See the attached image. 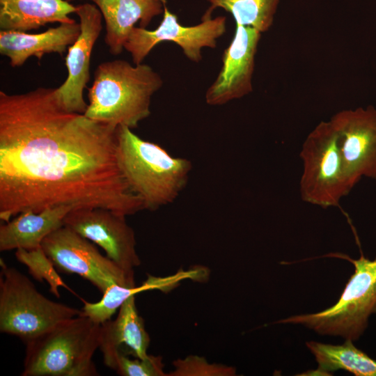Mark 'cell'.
Masks as SVG:
<instances>
[{
	"instance_id": "1",
	"label": "cell",
	"mask_w": 376,
	"mask_h": 376,
	"mask_svg": "<svg viewBox=\"0 0 376 376\" xmlns=\"http://www.w3.org/2000/svg\"><path fill=\"white\" fill-rule=\"evenodd\" d=\"M117 127L67 111L55 88L0 91V219L70 205L145 210L118 159Z\"/></svg>"
},
{
	"instance_id": "2",
	"label": "cell",
	"mask_w": 376,
	"mask_h": 376,
	"mask_svg": "<svg viewBox=\"0 0 376 376\" xmlns=\"http://www.w3.org/2000/svg\"><path fill=\"white\" fill-rule=\"evenodd\" d=\"M162 85L160 75L147 64L120 59L102 63L88 88L84 114L113 127L136 128L150 115L151 98Z\"/></svg>"
},
{
	"instance_id": "3",
	"label": "cell",
	"mask_w": 376,
	"mask_h": 376,
	"mask_svg": "<svg viewBox=\"0 0 376 376\" xmlns=\"http://www.w3.org/2000/svg\"><path fill=\"white\" fill-rule=\"evenodd\" d=\"M116 135L120 170L144 208L155 210L174 201L187 183L191 162L172 157L126 126H118Z\"/></svg>"
},
{
	"instance_id": "4",
	"label": "cell",
	"mask_w": 376,
	"mask_h": 376,
	"mask_svg": "<svg viewBox=\"0 0 376 376\" xmlns=\"http://www.w3.org/2000/svg\"><path fill=\"white\" fill-rule=\"evenodd\" d=\"M101 324L79 315L58 323L26 344L22 376H96L93 357Z\"/></svg>"
},
{
	"instance_id": "5",
	"label": "cell",
	"mask_w": 376,
	"mask_h": 376,
	"mask_svg": "<svg viewBox=\"0 0 376 376\" xmlns=\"http://www.w3.org/2000/svg\"><path fill=\"white\" fill-rule=\"evenodd\" d=\"M327 256L345 259L354 267L340 298L322 311L291 316L277 323L302 324L320 335L357 340L366 329L370 315L376 313V257L370 260L361 253L355 260L339 253Z\"/></svg>"
},
{
	"instance_id": "6",
	"label": "cell",
	"mask_w": 376,
	"mask_h": 376,
	"mask_svg": "<svg viewBox=\"0 0 376 376\" xmlns=\"http://www.w3.org/2000/svg\"><path fill=\"white\" fill-rule=\"evenodd\" d=\"M0 331L24 342L68 319L81 311L54 301L36 289L32 281L1 260Z\"/></svg>"
},
{
	"instance_id": "7",
	"label": "cell",
	"mask_w": 376,
	"mask_h": 376,
	"mask_svg": "<svg viewBox=\"0 0 376 376\" xmlns=\"http://www.w3.org/2000/svg\"><path fill=\"white\" fill-rule=\"evenodd\" d=\"M299 156L301 199L323 208L338 206L350 191L343 174L338 134L330 120L321 121L308 134Z\"/></svg>"
},
{
	"instance_id": "8",
	"label": "cell",
	"mask_w": 376,
	"mask_h": 376,
	"mask_svg": "<svg viewBox=\"0 0 376 376\" xmlns=\"http://www.w3.org/2000/svg\"><path fill=\"white\" fill-rule=\"evenodd\" d=\"M41 247L55 267L66 274H76L90 281L102 294L113 284L136 286L130 277L89 240L63 225L48 235Z\"/></svg>"
},
{
	"instance_id": "9",
	"label": "cell",
	"mask_w": 376,
	"mask_h": 376,
	"mask_svg": "<svg viewBox=\"0 0 376 376\" xmlns=\"http://www.w3.org/2000/svg\"><path fill=\"white\" fill-rule=\"evenodd\" d=\"M226 31V18L224 16L202 17L200 24L185 26L179 22L177 15L171 12L166 4L159 25L154 30L134 26L124 49L130 54L133 63L137 65L142 63L157 44L172 42L182 49L188 59L198 63L202 59V49L216 48L217 40Z\"/></svg>"
},
{
	"instance_id": "10",
	"label": "cell",
	"mask_w": 376,
	"mask_h": 376,
	"mask_svg": "<svg viewBox=\"0 0 376 376\" xmlns=\"http://www.w3.org/2000/svg\"><path fill=\"white\" fill-rule=\"evenodd\" d=\"M64 225L100 246L107 256L130 277L141 264L134 232L125 216L101 207H75L64 219Z\"/></svg>"
},
{
	"instance_id": "11",
	"label": "cell",
	"mask_w": 376,
	"mask_h": 376,
	"mask_svg": "<svg viewBox=\"0 0 376 376\" xmlns=\"http://www.w3.org/2000/svg\"><path fill=\"white\" fill-rule=\"evenodd\" d=\"M330 121L338 134L348 189L351 191L363 177L376 179V108L344 109Z\"/></svg>"
},
{
	"instance_id": "12",
	"label": "cell",
	"mask_w": 376,
	"mask_h": 376,
	"mask_svg": "<svg viewBox=\"0 0 376 376\" xmlns=\"http://www.w3.org/2000/svg\"><path fill=\"white\" fill-rule=\"evenodd\" d=\"M76 7L81 32L68 48L65 58L68 77L55 88V94L67 111L84 113L88 104L84 99V90L90 80L91 56L102 29V15L94 3L87 2Z\"/></svg>"
},
{
	"instance_id": "13",
	"label": "cell",
	"mask_w": 376,
	"mask_h": 376,
	"mask_svg": "<svg viewBox=\"0 0 376 376\" xmlns=\"http://www.w3.org/2000/svg\"><path fill=\"white\" fill-rule=\"evenodd\" d=\"M260 36L261 33L253 28L236 25L234 37L224 52L222 67L206 91L207 104L223 105L252 91L255 57Z\"/></svg>"
},
{
	"instance_id": "14",
	"label": "cell",
	"mask_w": 376,
	"mask_h": 376,
	"mask_svg": "<svg viewBox=\"0 0 376 376\" xmlns=\"http://www.w3.org/2000/svg\"><path fill=\"white\" fill-rule=\"evenodd\" d=\"M150 340L143 319L136 306L135 295L121 305L115 320L101 324L99 348L106 366L116 355L146 359L149 355Z\"/></svg>"
},
{
	"instance_id": "15",
	"label": "cell",
	"mask_w": 376,
	"mask_h": 376,
	"mask_svg": "<svg viewBox=\"0 0 376 376\" xmlns=\"http://www.w3.org/2000/svg\"><path fill=\"white\" fill-rule=\"evenodd\" d=\"M80 32V24L76 21L61 23L39 33L1 30L0 54L10 59L12 67H19L31 56L40 60L47 54L62 55Z\"/></svg>"
},
{
	"instance_id": "16",
	"label": "cell",
	"mask_w": 376,
	"mask_h": 376,
	"mask_svg": "<svg viewBox=\"0 0 376 376\" xmlns=\"http://www.w3.org/2000/svg\"><path fill=\"white\" fill-rule=\"evenodd\" d=\"M93 2L105 22L104 38L110 53L121 54L136 22L146 28L156 16L163 14L167 0H80Z\"/></svg>"
},
{
	"instance_id": "17",
	"label": "cell",
	"mask_w": 376,
	"mask_h": 376,
	"mask_svg": "<svg viewBox=\"0 0 376 376\" xmlns=\"http://www.w3.org/2000/svg\"><path fill=\"white\" fill-rule=\"evenodd\" d=\"M76 207H50L39 212L26 211L0 226V251L41 247L42 240L64 225L67 214Z\"/></svg>"
},
{
	"instance_id": "18",
	"label": "cell",
	"mask_w": 376,
	"mask_h": 376,
	"mask_svg": "<svg viewBox=\"0 0 376 376\" xmlns=\"http://www.w3.org/2000/svg\"><path fill=\"white\" fill-rule=\"evenodd\" d=\"M76 6L66 0H0V28L27 32L49 23H70Z\"/></svg>"
},
{
	"instance_id": "19",
	"label": "cell",
	"mask_w": 376,
	"mask_h": 376,
	"mask_svg": "<svg viewBox=\"0 0 376 376\" xmlns=\"http://www.w3.org/2000/svg\"><path fill=\"white\" fill-rule=\"evenodd\" d=\"M306 345L315 357L318 368L311 373L328 375L344 370L356 376H376V361L358 349L351 340L342 345L307 341Z\"/></svg>"
},
{
	"instance_id": "20",
	"label": "cell",
	"mask_w": 376,
	"mask_h": 376,
	"mask_svg": "<svg viewBox=\"0 0 376 376\" xmlns=\"http://www.w3.org/2000/svg\"><path fill=\"white\" fill-rule=\"evenodd\" d=\"M191 277V272H181L166 277L148 278L140 285L133 288L113 284L103 293L102 299L95 303L83 300L84 307L81 315L89 318L97 324H102L110 320L116 310L131 296L150 290H164L170 289L182 279Z\"/></svg>"
},
{
	"instance_id": "21",
	"label": "cell",
	"mask_w": 376,
	"mask_h": 376,
	"mask_svg": "<svg viewBox=\"0 0 376 376\" xmlns=\"http://www.w3.org/2000/svg\"><path fill=\"white\" fill-rule=\"evenodd\" d=\"M210 3L203 17H210L213 10L230 13L236 25L253 28L261 33L272 26L279 0H207Z\"/></svg>"
},
{
	"instance_id": "22",
	"label": "cell",
	"mask_w": 376,
	"mask_h": 376,
	"mask_svg": "<svg viewBox=\"0 0 376 376\" xmlns=\"http://www.w3.org/2000/svg\"><path fill=\"white\" fill-rule=\"evenodd\" d=\"M15 254L17 260L27 267L29 274L35 279L40 282H47L50 292L56 297H60V287L70 289L61 279L54 268V265L42 247L33 250L17 249Z\"/></svg>"
},
{
	"instance_id": "23",
	"label": "cell",
	"mask_w": 376,
	"mask_h": 376,
	"mask_svg": "<svg viewBox=\"0 0 376 376\" xmlns=\"http://www.w3.org/2000/svg\"><path fill=\"white\" fill-rule=\"evenodd\" d=\"M107 366L123 376H167L161 356L148 355L146 359L116 355Z\"/></svg>"
},
{
	"instance_id": "24",
	"label": "cell",
	"mask_w": 376,
	"mask_h": 376,
	"mask_svg": "<svg viewBox=\"0 0 376 376\" xmlns=\"http://www.w3.org/2000/svg\"><path fill=\"white\" fill-rule=\"evenodd\" d=\"M174 369L167 376H233L234 367L208 362L205 357L196 355L178 359L173 363Z\"/></svg>"
},
{
	"instance_id": "25",
	"label": "cell",
	"mask_w": 376,
	"mask_h": 376,
	"mask_svg": "<svg viewBox=\"0 0 376 376\" xmlns=\"http://www.w3.org/2000/svg\"><path fill=\"white\" fill-rule=\"evenodd\" d=\"M66 1L70 3V2L73 1L74 0H66Z\"/></svg>"
}]
</instances>
